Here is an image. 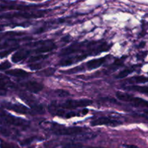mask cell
Here are the masks:
<instances>
[{
  "instance_id": "cell-1",
  "label": "cell",
  "mask_w": 148,
  "mask_h": 148,
  "mask_svg": "<svg viewBox=\"0 0 148 148\" xmlns=\"http://www.w3.org/2000/svg\"><path fill=\"white\" fill-rule=\"evenodd\" d=\"M111 45L106 42L102 41H85L72 43L68 47L64 48L60 51L59 56H66L73 53H78L85 56H95L102 52L107 51L111 49Z\"/></svg>"
},
{
  "instance_id": "cell-2",
  "label": "cell",
  "mask_w": 148,
  "mask_h": 148,
  "mask_svg": "<svg viewBox=\"0 0 148 148\" xmlns=\"http://www.w3.org/2000/svg\"><path fill=\"white\" fill-rule=\"evenodd\" d=\"M51 131L56 135L59 136H73L79 135L84 134L88 129H84L79 127H66L61 126L57 124H53L51 125Z\"/></svg>"
},
{
  "instance_id": "cell-3",
  "label": "cell",
  "mask_w": 148,
  "mask_h": 148,
  "mask_svg": "<svg viewBox=\"0 0 148 148\" xmlns=\"http://www.w3.org/2000/svg\"><path fill=\"white\" fill-rule=\"evenodd\" d=\"M53 105L57 108L62 110H73L79 108H85V107L90 106L92 103V101L90 99H80V100H67L64 102L58 103L56 101L52 102Z\"/></svg>"
},
{
  "instance_id": "cell-4",
  "label": "cell",
  "mask_w": 148,
  "mask_h": 148,
  "mask_svg": "<svg viewBox=\"0 0 148 148\" xmlns=\"http://www.w3.org/2000/svg\"><path fill=\"white\" fill-rule=\"evenodd\" d=\"M49 10H38L36 12H17L13 13H5L0 15V20L2 19H13V18H40L43 17L49 12Z\"/></svg>"
},
{
  "instance_id": "cell-5",
  "label": "cell",
  "mask_w": 148,
  "mask_h": 148,
  "mask_svg": "<svg viewBox=\"0 0 148 148\" xmlns=\"http://www.w3.org/2000/svg\"><path fill=\"white\" fill-rule=\"evenodd\" d=\"M0 124L20 127H26L29 125V122L27 120L14 116L1 109H0Z\"/></svg>"
},
{
  "instance_id": "cell-6",
  "label": "cell",
  "mask_w": 148,
  "mask_h": 148,
  "mask_svg": "<svg viewBox=\"0 0 148 148\" xmlns=\"http://www.w3.org/2000/svg\"><path fill=\"white\" fill-rule=\"evenodd\" d=\"M116 96L120 101L130 103H132V105L134 106L145 107V108H147L148 106L147 101L143 99V98H138V97H134L133 95H130V94L126 93V92H117L116 94Z\"/></svg>"
},
{
  "instance_id": "cell-7",
  "label": "cell",
  "mask_w": 148,
  "mask_h": 148,
  "mask_svg": "<svg viewBox=\"0 0 148 148\" xmlns=\"http://www.w3.org/2000/svg\"><path fill=\"white\" fill-rule=\"evenodd\" d=\"M19 96L24 102L28 104L29 106L31 108V110L33 111V114H42L45 112L43 107L41 105H39L36 102L35 98L25 93V92H20L19 94Z\"/></svg>"
},
{
  "instance_id": "cell-8",
  "label": "cell",
  "mask_w": 148,
  "mask_h": 148,
  "mask_svg": "<svg viewBox=\"0 0 148 148\" xmlns=\"http://www.w3.org/2000/svg\"><path fill=\"white\" fill-rule=\"evenodd\" d=\"M4 108L8 110H12L17 114H33V111L23 104L12 103H4L2 104Z\"/></svg>"
},
{
  "instance_id": "cell-9",
  "label": "cell",
  "mask_w": 148,
  "mask_h": 148,
  "mask_svg": "<svg viewBox=\"0 0 148 148\" xmlns=\"http://www.w3.org/2000/svg\"><path fill=\"white\" fill-rule=\"evenodd\" d=\"M122 124L118 120L111 119L109 117H100V118L96 119L95 120L91 122V126L92 127H96V126L106 125L109 126V127H117L119 125H121Z\"/></svg>"
},
{
  "instance_id": "cell-10",
  "label": "cell",
  "mask_w": 148,
  "mask_h": 148,
  "mask_svg": "<svg viewBox=\"0 0 148 148\" xmlns=\"http://www.w3.org/2000/svg\"><path fill=\"white\" fill-rule=\"evenodd\" d=\"M21 85L23 88H25L26 90H27L30 92H32V93H38L44 88L41 83L33 80L27 81V82L21 84Z\"/></svg>"
},
{
  "instance_id": "cell-11",
  "label": "cell",
  "mask_w": 148,
  "mask_h": 148,
  "mask_svg": "<svg viewBox=\"0 0 148 148\" xmlns=\"http://www.w3.org/2000/svg\"><path fill=\"white\" fill-rule=\"evenodd\" d=\"M32 53L31 50H27L26 49H22L20 50L17 51V52L14 53L12 56V61L14 63H18V62H23L25 60L30 53Z\"/></svg>"
},
{
  "instance_id": "cell-12",
  "label": "cell",
  "mask_w": 148,
  "mask_h": 148,
  "mask_svg": "<svg viewBox=\"0 0 148 148\" xmlns=\"http://www.w3.org/2000/svg\"><path fill=\"white\" fill-rule=\"evenodd\" d=\"M107 60V57L99 58V59H92V60L89 61V62H87L85 64V65H83L84 68L85 69V67L88 69V70H92V69H97V68L100 67V66H102Z\"/></svg>"
},
{
  "instance_id": "cell-13",
  "label": "cell",
  "mask_w": 148,
  "mask_h": 148,
  "mask_svg": "<svg viewBox=\"0 0 148 148\" xmlns=\"http://www.w3.org/2000/svg\"><path fill=\"white\" fill-rule=\"evenodd\" d=\"M12 86V82L6 77L0 75V96L7 95L8 89Z\"/></svg>"
},
{
  "instance_id": "cell-14",
  "label": "cell",
  "mask_w": 148,
  "mask_h": 148,
  "mask_svg": "<svg viewBox=\"0 0 148 148\" xmlns=\"http://www.w3.org/2000/svg\"><path fill=\"white\" fill-rule=\"evenodd\" d=\"M27 38H25L23 39L11 38L10 39H7V40H5L4 42L0 43V50H2V49H9L14 47H19V42L21 41L22 40H25V39Z\"/></svg>"
},
{
  "instance_id": "cell-15",
  "label": "cell",
  "mask_w": 148,
  "mask_h": 148,
  "mask_svg": "<svg viewBox=\"0 0 148 148\" xmlns=\"http://www.w3.org/2000/svg\"><path fill=\"white\" fill-rule=\"evenodd\" d=\"M6 74L12 77H16L19 78H26L27 77L30 76V73L28 72H26L25 70L22 69H10V70L6 71Z\"/></svg>"
},
{
  "instance_id": "cell-16",
  "label": "cell",
  "mask_w": 148,
  "mask_h": 148,
  "mask_svg": "<svg viewBox=\"0 0 148 148\" xmlns=\"http://www.w3.org/2000/svg\"><path fill=\"white\" fill-rule=\"evenodd\" d=\"M121 88L124 90L128 91H137V92H140L141 93L147 94V87H142L138 86V85H129V86H122Z\"/></svg>"
},
{
  "instance_id": "cell-17",
  "label": "cell",
  "mask_w": 148,
  "mask_h": 148,
  "mask_svg": "<svg viewBox=\"0 0 148 148\" xmlns=\"http://www.w3.org/2000/svg\"><path fill=\"white\" fill-rule=\"evenodd\" d=\"M137 65H134V66H130V67L127 68V69L121 71V72L116 76V78H117V79H124V78H125L127 75L132 73L133 72H134V71L136 70V69H137Z\"/></svg>"
},
{
  "instance_id": "cell-18",
  "label": "cell",
  "mask_w": 148,
  "mask_h": 148,
  "mask_svg": "<svg viewBox=\"0 0 148 148\" xmlns=\"http://www.w3.org/2000/svg\"><path fill=\"white\" fill-rule=\"evenodd\" d=\"M147 82V78L145 76H135L133 77L129 78L126 80V82L129 84H138L146 83Z\"/></svg>"
},
{
  "instance_id": "cell-19",
  "label": "cell",
  "mask_w": 148,
  "mask_h": 148,
  "mask_svg": "<svg viewBox=\"0 0 148 148\" xmlns=\"http://www.w3.org/2000/svg\"><path fill=\"white\" fill-rule=\"evenodd\" d=\"M56 72V69L54 68H48V69H42V70L39 71L37 72V75L39 76H43V77H49L52 76L53 74Z\"/></svg>"
},
{
  "instance_id": "cell-20",
  "label": "cell",
  "mask_w": 148,
  "mask_h": 148,
  "mask_svg": "<svg viewBox=\"0 0 148 148\" xmlns=\"http://www.w3.org/2000/svg\"><path fill=\"white\" fill-rule=\"evenodd\" d=\"M123 60H124V59H116V60L113 63V64H111V66H109L108 70H111V71L116 70L117 68L120 67V66H121L123 65Z\"/></svg>"
},
{
  "instance_id": "cell-21",
  "label": "cell",
  "mask_w": 148,
  "mask_h": 148,
  "mask_svg": "<svg viewBox=\"0 0 148 148\" xmlns=\"http://www.w3.org/2000/svg\"><path fill=\"white\" fill-rule=\"evenodd\" d=\"M48 55H43V54H38V55H36V56H33L28 59L27 62L28 63H32V62H38V61H40L41 59H46V57H48Z\"/></svg>"
},
{
  "instance_id": "cell-22",
  "label": "cell",
  "mask_w": 148,
  "mask_h": 148,
  "mask_svg": "<svg viewBox=\"0 0 148 148\" xmlns=\"http://www.w3.org/2000/svg\"><path fill=\"white\" fill-rule=\"evenodd\" d=\"M13 134H14V132L9 129L6 128V127H0V135L4 136V137H10Z\"/></svg>"
},
{
  "instance_id": "cell-23",
  "label": "cell",
  "mask_w": 148,
  "mask_h": 148,
  "mask_svg": "<svg viewBox=\"0 0 148 148\" xmlns=\"http://www.w3.org/2000/svg\"><path fill=\"white\" fill-rule=\"evenodd\" d=\"M55 94L57 96H59V98H66V97L70 95L69 92L68 91L64 90H56L55 91Z\"/></svg>"
},
{
  "instance_id": "cell-24",
  "label": "cell",
  "mask_w": 148,
  "mask_h": 148,
  "mask_svg": "<svg viewBox=\"0 0 148 148\" xmlns=\"http://www.w3.org/2000/svg\"><path fill=\"white\" fill-rule=\"evenodd\" d=\"M19 47H14V48H11V49H7V50L4 51H1L0 52V58H4L5 56H8L10 53H11L12 52L14 51L17 50Z\"/></svg>"
},
{
  "instance_id": "cell-25",
  "label": "cell",
  "mask_w": 148,
  "mask_h": 148,
  "mask_svg": "<svg viewBox=\"0 0 148 148\" xmlns=\"http://www.w3.org/2000/svg\"><path fill=\"white\" fill-rule=\"evenodd\" d=\"M11 64L9 62L6 61V62H3V63L0 64V71L2 70H6V69H8L11 67Z\"/></svg>"
},
{
  "instance_id": "cell-26",
  "label": "cell",
  "mask_w": 148,
  "mask_h": 148,
  "mask_svg": "<svg viewBox=\"0 0 148 148\" xmlns=\"http://www.w3.org/2000/svg\"><path fill=\"white\" fill-rule=\"evenodd\" d=\"M29 68L32 70H38V69H40L42 68V64H31L30 65H29Z\"/></svg>"
},
{
  "instance_id": "cell-27",
  "label": "cell",
  "mask_w": 148,
  "mask_h": 148,
  "mask_svg": "<svg viewBox=\"0 0 148 148\" xmlns=\"http://www.w3.org/2000/svg\"><path fill=\"white\" fill-rule=\"evenodd\" d=\"M33 140V138H29V139H26V140H23V142L21 143V144L23 145H25L27 144H29V143H31L32 141Z\"/></svg>"
},
{
  "instance_id": "cell-28",
  "label": "cell",
  "mask_w": 148,
  "mask_h": 148,
  "mask_svg": "<svg viewBox=\"0 0 148 148\" xmlns=\"http://www.w3.org/2000/svg\"><path fill=\"white\" fill-rule=\"evenodd\" d=\"M127 148H137V147L134 145H130V146H127Z\"/></svg>"
},
{
  "instance_id": "cell-29",
  "label": "cell",
  "mask_w": 148,
  "mask_h": 148,
  "mask_svg": "<svg viewBox=\"0 0 148 148\" xmlns=\"http://www.w3.org/2000/svg\"><path fill=\"white\" fill-rule=\"evenodd\" d=\"M4 26L5 25H0V31H1V30H2L3 27H4Z\"/></svg>"
}]
</instances>
